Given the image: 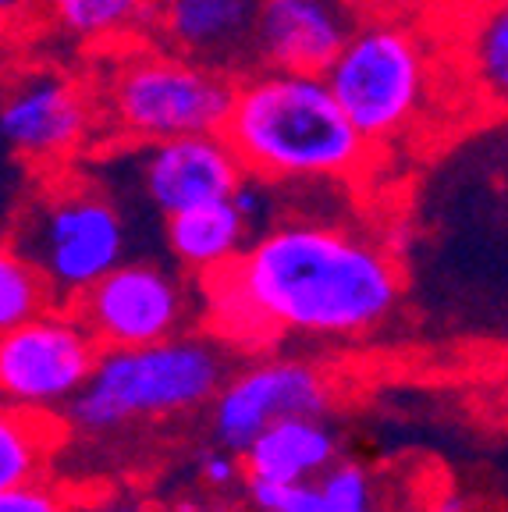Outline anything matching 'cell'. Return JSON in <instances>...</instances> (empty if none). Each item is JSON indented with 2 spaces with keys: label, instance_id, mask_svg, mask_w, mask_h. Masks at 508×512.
Masks as SVG:
<instances>
[{
  "label": "cell",
  "instance_id": "5b68a950",
  "mask_svg": "<svg viewBox=\"0 0 508 512\" xmlns=\"http://www.w3.org/2000/svg\"><path fill=\"white\" fill-rule=\"evenodd\" d=\"M224 360L210 342L171 335L164 342L107 349L89 384L68 402L72 424L89 434L153 420L217 399Z\"/></svg>",
  "mask_w": 508,
  "mask_h": 512
},
{
  "label": "cell",
  "instance_id": "6da1fadb",
  "mask_svg": "<svg viewBox=\"0 0 508 512\" xmlns=\"http://www.w3.org/2000/svg\"><path fill=\"white\" fill-rule=\"evenodd\" d=\"M224 324L299 335H363L398 303L402 274L388 249L334 224L288 221L249 242L207 278Z\"/></svg>",
  "mask_w": 508,
  "mask_h": 512
},
{
  "label": "cell",
  "instance_id": "9a60e30c",
  "mask_svg": "<svg viewBox=\"0 0 508 512\" xmlns=\"http://www.w3.org/2000/svg\"><path fill=\"white\" fill-rule=\"evenodd\" d=\"M157 4L160 0H54L47 29L93 57L114 54L153 40Z\"/></svg>",
  "mask_w": 508,
  "mask_h": 512
},
{
  "label": "cell",
  "instance_id": "2e32d148",
  "mask_svg": "<svg viewBox=\"0 0 508 512\" xmlns=\"http://www.w3.org/2000/svg\"><path fill=\"white\" fill-rule=\"evenodd\" d=\"M164 235L167 249L175 253L178 264L210 278V274L231 267L246 253L253 228L242 217V210L235 207V200H217L182 210V214H171Z\"/></svg>",
  "mask_w": 508,
  "mask_h": 512
},
{
  "label": "cell",
  "instance_id": "d4e9b609",
  "mask_svg": "<svg viewBox=\"0 0 508 512\" xmlns=\"http://www.w3.org/2000/svg\"><path fill=\"white\" fill-rule=\"evenodd\" d=\"M434 512H466V498H462V495H455V491H448V495H441V498H437Z\"/></svg>",
  "mask_w": 508,
  "mask_h": 512
},
{
  "label": "cell",
  "instance_id": "7402d4cb",
  "mask_svg": "<svg viewBox=\"0 0 508 512\" xmlns=\"http://www.w3.org/2000/svg\"><path fill=\"white\" fill-rule=\"evenodd\" d=\"M281 512H363V509H352V505H342L338 498L327 495L320 484H295L292 495H288L285 509Z\"/></svg>",
  "mask_w": 508,
  "mask_h": 512
},
{
  "label": "cell",
  "instance_id": "4fadbf2b",
  "mask_svg": "<svg viewBox=\"0 0 508 512\" xmlns=\"http://www.w3.org/2000/svg\"><path fill=\"white\" fill-rule=\"evenodd\" d=\"M260 11L263 0H160L153 40L239 79L260 68Z\"/></svg>",
  "mask_w": 508,
  "mask_h": 512
},
{
  "label": "cell",
  "instance_id": "5bb4252c",
  "mask_svg": "<svg viewBox=\"0 0 508 512\" xmlns=\"http://www.w3.org/2000/svg\"><path fill=\"white\" fill-rule=\"evenodd\" d=\"M459 86L487 114L508 118V4L441 11Z\"/></svg>",
  "mask_w": 508,
  "mask_h": 512
},
{
  "label": "cell",
  "instance_id": "277c9868",
  "mask_svg": "<svg viewBox=\"0 0 508 512\" xmlns=\"http://www.w3.org/2000/svg\"><path fill=\"white\" fill-rule=\"evenodd\" d=\"M96 61L93 86L114 143L153 146L196 132H224L239 82L235 75L157 40L100 54Z\"/></svg>",
  "mask_w": 508,
  "mask_h": 512
},
{
  "label": "cell",
  "instance_id": "484cf974",
  "mask_svg": "<svg viewBox=\"0 0 508 512\" xmlns=\"http://www.w3.org/2000/svg\"><path fill=\"white\" fill-rule=\"evenodd\" d=\"M508 0H448V8H498Z\"/></svg>",
  "mask_w": 508,
  "mask_h": 512
},
{
  "label": "cell",
  "instance_id": "9c48e42d",
  "mask_svg": "<svg viewBox=\"0 0 508 512\" xmlns=\"http://www.w3.org/2000/svg\"><path fill=\"white\" fill-rule=\"evenodd\" d=\"M72 310L86 320V328L104 349H135L175 335L185 313V296L164 267L139 260L118 264L86 296L75 299Z\"/></svg>",
  "mask_w": 508,
  "mask_h": 512
},
{
  "label": "cell",
  "instance_id": "cb8c5ba5",
  "mask_svg": "<svg viewBox=\"0 0 508 512\" xmlns=\"http://www.w3.org/2000/svg\"><path fill=\"white\" fill-rule=\"evenodd\" d=\"M374 4H384V8H409V11H445L448 0H374Z\"/></svg>",
  "mask_w": 508,
  "mask_h": 512
},
{
  "label": "cell",
  "instance_id": "8992f818",
  "mask_svg": "<svg viewBox=\"0 0 508 512\" xmlns=\"http://www.w3.org/2000/svg\"><path fill=\"white\" fill-rule=\"evenodd\" d=\"M50 281L61 306H72L100 278L125 264V224L104 192L64 185L18 214L11 242Z\"/></svg>",
  "mask_w": 508,
  "mask_h": 512
},
{
  "label": "cell",
  "instance_id": "ba28073f",
  "mask_svg": "<svg viewBox=\"0 0 508 512\" xmlns=\"http://www.w3.org/2000/svg\"><path fill=\"white\" fill-rule=\"evenodd\" d=\"M104 345L86 320L68 310H47L0 335V388L11 406L47 409L72 402L93 377Z\"/></svg>",
  "mask_w": 508,
  "mask_h": 512
},
{
  "label": "cell",
  "instance_id": "7c38bea8",
  "mask_svg": "<svg viewBox=\"0 0 508 512\" xmlns=\"http://www.w3.org/2000/svg\"><path fill=\"white\" fill-rule=\"evenodd\" d=\"M143 150L139 178L150 203L164 217L203 207V203L231 200L242 178L249 175L224 132L164 139Z\"/></svg>",
  "mask_w": 508,
  "mask_h": 512
},
{
  "label": "cell",
  "instance_id": "ffe728a7",
  "mask_svg": "<svg viewBox=\"0 0 508 512\" xmlns=\"http://www.w3.org/2000/svg\"><path fill=\"white\" fill-rule=\"evenodd\" d=\"M50 4L54 0H0L4 8V29L11 40H29L32 32L50 25Z\"/></svg>",
  "mask_w": 508,
  "mask_h": 512
},
{
  "label": "cell",
  "instance_id": "30bf717a",
  "mask_svg": "<svg viewBox=\"0 0 508 512\" xmlns=\"http://www.w3.org/2000/svg\"><path fill=\"white\" fill-rule=\"evenodd\" d=\"M327 384L310 363L274 360L239 374L214 399V438L228 452L246 456L270 424L288 416H324Z\"/></svg>",
  "mask_w": 508,
  "mask_h": 512
},
{
  "label": "cell",
  "instance_id": "44dd1931",
  "mask_svg": "<svg viewBox=\"0 0 508 512\" xmlns=\"http://www.w3.org/2000/svg\"><path fill=\"white\" fill-rule=\"evenodd\" d=\"M0 512H61V502H57L54 491L29 480V484L0 491Z\"/></svg>",
  "mask_w": 508,
  "mask_h": 512
},
{
  "label": "cell",
  "instance_id": "e0dca14e",
  "mask_svg": "<svg viewBox=\"0 0 508 512\" xmlns=\"http://www.w3.org/2000/svg\"><path fill=\"white\" fill-rule=\"evenodd\" d=\"M334 459V434L320 424V416H288L270 424L249 445L246 466L249 477L274 480V484H306L327 470Z\"/></svg>",
  "mask_w": 508,
  "mask_h": 512
},
{
  "label": "cell",
  "instance_id": "7a4b0ae2",
  "mask_svg": "<svg viewBox=\"0 0 508 512\" xmlns=\"http://www.w3.org/2000/svg\"><path fill=\"white\" fill-rule=\"evenodd\" d=\"M224 136L249 175L274 185L356 178L374 150L338 104L324 72L267 64L239 75Z\"/></svg>",
  "mask_w": 508,
  "mask_h": 512
},
{
  "label": "cell",
  "instance_id": "52a82bcc",
  "mask_svg": "<svg viewBox=\"0 0 508 512\" xmlns=\"http://www.w3.org/2000/svg\"><path fill=\"white\" fill-rule=\"evenodd\" d=\"M0 136L11 157L32 168H61L107 139L96 86L57 64L15 68L0 104Z\"/></svg>",
  "mask_w": 508,
  "mask_h": 512
},
{
  "label": "cell",
  "instance_id": "8fae6325",
  "mask_svg": "<svg viewBox=\"0 0 508 512\" xmlns=\"http://www.w3.org/2000/svg\"><path fill=\"white\" fill-rule=\"evenodd\" d=\"M374 0H263L256 61L288 72H327Z\"/></svg>",
  "mask_w": 508,
  "mask_h": 512
},
{
  "label": "cell",
  "instance_id": "ac0fdd59",
  "mask_svg": "<svg viewBox=\"0 0 508 512\" xmlns=\"http://www.w3.org/2000/svg\"><path fill=\"white\" fill-rule=\"evenodd\" d=\"M57 296L50 281L40 274V267L29 256H22L15 246L0 253V331H11L25 320L54 310Z\"/></svg>",
  "mask_w": 508,
  "mask_h": 512
},
{
  "label": "cell",
  "instance_id": "d6986e66",
  "mask_svg": "<svg viewBox=\"0 0 508 512\" xmlns=\"http://www.w3.org/2000/svg\"><path fill=\"white\" fill-rule=\"evenodd\" d=\"M40 463V438L15 406L0 420V491L29 484Z\"/></svg>",
  "mask_w": 508,
  "mask_h": 512
},
{
  "label": "cell",
  "instance_id": "603a6c76",
  "mask_svg": "<svg viewBox=\"0 0 508 512\" xmlns=\"http://www.w3.org/2000/svg\"><path fill=\"white\" fill-rule=\"evenodd\" d=\"M199 470H203V477L214 484V488H224V484H231L235 480V459L228 456V448H217V452H203L199 456Z\"/></svg>",
  "mask_w": 508,
  "mask_h": 512
},
{
  "label": "cell",
  "instance_id": "4316f807",
  "mask_svg": "<svg viewBox=\"0 0 508 512\" xmlns=\"http://www.w3.org/2000/svg\"><path fill=\"white\" fill-rule=\"evenodd\" d=\"M96 512H132V509H96Z\"/></svg>",
  "mask_w": 508,
  "mask_h": 512
},
{
  "label": "cell",
  "instance_id": "3957f363",
  "mask_svg": "<svg viewBox=\"0 0 508 512\" xmlns=\"http://www.w3.org/2000/svg\"><path fill=\"white\" fill-rule=\"evenodd\" d=\"M452 68L445 25L423 36L420 11L374 4L324 75L366 143L384 150L420 128Z\"/></svg>",
  "mask_w": 508,
  "mask_h": 512
}]
</instances>
